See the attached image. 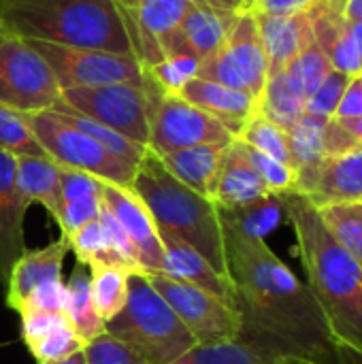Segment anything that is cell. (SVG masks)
<instances>
[{"instance_id":"1","label":"cell","mask_w":362,"mask_h":364,"mask_svg":"<svg viewBox=\"0 0 362 364\" xmlns=\"http://www.w3.org/2000/svg\"><path fill=\"white\" fill-rule=\"evenodd\" d=\"M222 228L226 271L243 318L239 339L284 356L331 358L329 328L309 288L271 252L265 239Z\"/></svg>"},{"instance_id":"2","label":"cell","mask_w":362,"mask_h":364,"mask_svg":"<svg viewBox=\"0 0 362 364\" xmlns=\"http://www.w3.org/2000/svg\"><path fill=\"white\" fill-rule=\"evenodd\" d=\"M292 224L307 288L326 322L333 348L362 352V267L326 230L318 209L301 192L282 194Z\"/></svg>"},{"instance_id":"3","label":"cell","mask_w":362,"mask_h":364,"mask_svg":"<svg viewBox=\"0 0 362 364\" xmlns=\"http://www.w3.org/2000/svg\"><path fill=\"white\" fill-rule=\"evenodd\" d=\"M0 28L28 41L132 53L115 0H0Z\"/></svg>"},{"instance_id":"4","label":"cell","mask_w":362,"mask_h":364,"mask_svg":"<svg viewBox=\"0 0 362 364\" xmlns=\"http://www.w3.org/2000/svg\"><path fill=\"white\" fill-rule=\"evenodd\" d=\"M151 213L160 232H169L194 247L215 271H226L224 228L211 198L181 183L158 154L147 149L130 188Z\"/></svg>"},{"instance_id":"5","label":"cell","mask_w":362,"mask_h":364,"mask_svg":"<svg viewBox=\"0 0 362 364\" xmlns=\"http://www.w3.org/2000/svg\"><path fill=\"white\" fill-rule=\"evenodd\" d=\"M107 333L137 352L147 364H173L198 348L143 271L130 275L128 301L107 322Z\"/></svg>"},{"instance_id":"6","label":"cell","mask_w":362,"mask_h":364,"mask_svg":"<svg viewBox=\"0 0 362 364\" xmlns=\"http://www.w3.org/2000/svg\"><path fill=\"white\" fill-rule=\"evenodd\" d=\"M26 117L36 141L55 164L87 173L111 186L132 188L137 166H130L109 154L94 139L62 122L51 109L26 113Z\"/></svg>"},{"instance_id":"7","label":"cell","mask_w":362,"mask_h":364,"mask_svg":"<svg viewBox=\"0 0 362 364\" xmlns=\"http://www.w3.org/2000/svg\"><path fill=\"white\" fill-rule=\"evenodd\" d=\"M145 87L151 96L147 149L154 154L164 156L194 145H230L235 141L233 132L222 122L181 96L164 94L147 73Z\"/></svg>"},{"instance_id":"8","label":"cell","mask_w":362,"mask_h":364,"mask_svg":"<svg viewBox=\"0 0 362 364\" xmlns=\"http://www.w3.org/2000/svg\"><path fill=\"white\" fill-rule=\"evenodd\" d=\"M60 85L30 43L0 28V105L21 113L51 109L60 100Z\"/></svg>"},{"instance_id":"9","label":"cell","mask_w":362,"mask_h":364,"mask_svg":"<svg viewBox=\"0 0 362 364\" xmlns=\"http://www.w3.org/2000/svg\"><path fill=\"white\" fill-rule=\"evenodd\" d=\"M60 100L70 109L87 115L107 128L119 132L128 141L147 147L149 143V113L151 96L143 85L111 83L94 87L62 90Z\"/></svg>"},{"instance_id":"10","label":"cell","mask_w":362,"mask_h":364,"mask_svg":"<svg viewBox=\"0 0 362 364\" xmlns=\"http://www.w3.org/2000/svg\"><path fill=\"white\" fill-rule=\"evenodd\" d=\"M198 79L245 92L254 100L260 98L269 79V60L252 11H241L237 15L224 45L201 64Z\"/></svg>"},{"instance_id":"11","label":"cell","mask_w":362,"mask_h":364,"mask_svg":"<svg viewBox=\"0 0 362 364\" xmlns=\"http://www.w3.org/2000/svg\"><path fill=\"white\" fill-rule=\"evenodd\" d=\"M151 286L171 305L181 324L194 337L198 348L237 341L243 333V318L226 301L162 273L147 275Z\"/></svg>"},{"instance_id":"12","label":"cell","mask_w":362,"mask_h":364,"mask_svg":"<svg viewBox=\"0 0 362 364\" xmlns=\"http://www.w3.org/2000/svg\"><path fill=\"white\" fill-rule=\"evenodd\" d=\"M28 41V38H26ZM51 68L60 90L94 87L111 83H145V70L132 53H113L102 49H81L28 41Z\"/></svg>"},{"instance_id":"13","label":"cell","mask_w":362,"mask_h":364,"mask_svg":"<svg viewBox=\"0 0 362 364\" xmlns=\"http://www.w3.org/2000/svg\"><path fill=\"white\" fill-rule=\"evenodd\" d=\"M294 192H301L316 209L362 203V149L326 156L314 168L297 173Z\"/></svg>"},{"instance_id":"14","label":"cell","mask_w":362,"mask_h":364,"mask_svg":"<svg viewBox=\"0 0 362 364\" xmlns=\"http://www.w3.org/2000/svg\"><path fill=\"white\" fill-rule=\"evenodd\" d=\"M100 198H102V205L119 222L126 237L130 239L137 252L141 271L147 275L160 273L164 250H162V241L158 235V226L151 213L147 211V207L143 205V200L130 188H119L111 183H102Z\"/></svg>"},{"instance_id":"15","label":"cell","mask_w":362,"mask_h":364,"mask_svg":"<svg viewBox=\"0 0 362 364\" xmlns=\"http://www.w3.org/2000/svg\"><path fill=\"white\" fill-rule=\"evenodd\" d=\"M28 207L17 188V156L0 149V284L9 282L13 264L26 252L23 215Z\"/></svg>"},{"instance_id":"16","label":"cell","mask_w":362,"mask_h":364,"mask_svg":"<svg viewBox=\"0 0 362 364\" xmlns=\"http://www.w3.org/2000/svg\"><path fill=\"white\" fill-rule=\"evenodd\" d=\"M70 252L66 237L51 241L41 250H26L11 269L6 286V307L19 311L23 301L41 286L62 279V264Z\"/></svg>"},{"instance_id":"17","label":"cell","mask_w":362,"mask_h":364,"mask_svg":"<svg viewBox=\"0 0 362 364\" xmlns=\"http://www.w3.org/2000/svg\"><path fill=\"white\" fill-rule=\"evenodd\" d=\"M158 235H160L162 250H164L162 269H160L162 275L183 282V284H190V286H196V288L226 301L228 305L237 307L235 288H233L228 275H222L220 271H215L194 247L186 245L177 237H173L169 232H160V230H158Z\"/></svg>"},{"instance_id":"18","label":"cell","mask_w":362,"mask_h":364,"mask_svg":"<svg viewBox=\"0 0 362 364\" xmlns=\"http://www.w3.org/2000/svg\"><path fill=\"white\" fill-rule=\"evenodd\" d=\"M269 60V77L284 73L288 64L314 41L309 13L301 15H254Z\"/></svg>"},{"instance_id":"19","label":"cell","mask_w":362,"mask_h":364,"mask_svg":"<svg viewBox=\"0 0 362 364\" xmlns=\"http://www.w3.org/2000/svg\"><path fill=\"white\" fill-rule=\"evenodd\" d=\"M179 96L190 105L203 109L218 122H222L233 132L235 139L245 126V122L258 111V100H254L250 94L198 77L192 79L179 92Z\"/></svg>"},{"instance_id":"20","label":"cell","mask_w":362,"mask_h":364,"mask_svg":"<svg viewBox=\"0 0 362 364\" xmlns=\"http://www.w3.org/2000/svg\"><path fill=\"white\" fill-rule=\"evenodd\" d=\"M267 194L271 192L267 190L265 181L258 177V173L245 158L241 143L235 139L224 149V158L220 164L211 200L220 209H233V207L247 205L256 198H262Z\"/></svg>"},{"instance_id":"21","label":"cell","mask_w":362,"mask_h":364,"mask_svg":"<svg viewBox=\"0 0 362 364\" xmlns=\"http://www.w3.org/2000/svg\"><path fill=\"white\" fill-rule=\"evenodd\" d=\"M237 15L239 13L220 11L203 0H192V6L183 17L179 32L183 34L201 64L209 60L213 53H218V49L224 45Z\"/></svg>"},{"instance_id":"22","label":"cell","mask_w":362,"mask_h":364,"mask_svg":"<svg viewBox=\"0 0 362 364\" xmlns=\"http://www.w3.org/2000/svg\"><path fill=\"white\" fill-rule=\"evenodd\" d=\"M226 147L228 145H194L164 154L160 160L181 183L211 198Z\"/></svg>"},{"instance_id":"23","label":"cell","mask_w":362,"mask_h":364,"mask_svg":"<svg viewBox=\"0 0 362 364\" xmlns=\"http://www.w3.org/2000/svg\"><path fill=\"white\" fill-rule=\"evenodd\" d=\"M162 51H164V60L156 66H151L149 70H145L164 94H173L179 96V92L198 77V68H201V60L196 58V53L192 51V47L188 45V41L183 38V34L179 30L166 34L160 38Z\"/></svg>"},{"instance_id":"24","label":"cell","mask_w":362,"mask_h":364,"mask_svg":"<svg viewBox=\"0 0 362 364\" xmlns=\"http://www.w3.org/2000/svg\"><path fill=\"white\" fill-rule=\"evenodd\" d=\"M17 188L28 205L38 203L58 220L60 213V164L51 158L17 156Z\"/></svg>"},{"instance_id":"25","label":"cell","mask_w":362,"mask_h":364,"mask_svg":"<svg viewBox=\"0 0 362 364\" xmlns=\"http://www.w3.org/2000/svg\"><path fill=\"white\" fill-rule=\"evenodd\" d=\"M218 215L222 226L237 230L243 237L250 239H267L286 218L282 194H267L262 198H256L247 205L233 207V209H220Z\"/></svg>"},{"instance_id":"26","label":"cell","mask_w":362,"mask_h":364,"mask_svg":"<svg viewBox=\"0 0 362 364\" xmlns=\"http://www.w3.org/2000/svg\"><path fill=\"white\" fill-rule=\"evenodd\" d=\"M64 314L68 316L73 331L85 341V346L107 333V324L100 320L94 307L92 288H90V269L85 264L77 262V267L70 273V279L66 282Z\"/></svg>"},{"instance_id":"27","label":"cell","mask_w":362,"mask_h":364,"mask_svg":"<svg viewBox=\"0 0 362 364\" xmlns=\"http://www.w3.org/2000/svg\"><path fill=\"white\" fill-rule=\"evenodd\" d=\"M305 94L301 85L284 70L271 75L258 98V113L288 130L305 115Z\"/></svg>"},{"instance_id":"28","label":"cell","mask_w":362,"mask_h":364,"mask_svg":"<svg viewBox=\"0 0 362 364\" xmlns=\"http://www.w3.org/2000/svg\"><path fill=\"white\" fill-rule=\"evenodd\" d=\"M51 111L66 124H70L73 128L81 130L83 134H87L90 139H94L98 145H102L109 154H113L115 158H119L122 162L130 164V166H139L143 156L147 154V147H141L132 141H128L126 136H122L119 132L107 128L105 124L87 117V115H81L79 111L70 109L68 105H64L62 100H58Z\"/></svg>"},{"instance_id":"29","label":"cell","mask_w":362,"mask_h":364,"mask_svg":"<svg viewBox=\"0 0 362 364\" xmlns=\"http://www.w3.org/2000/svg\"><path fill=\"white\" fill-rule=\"evenodd\" d=\"M87 269H90V288H92L94 307L100 320L107 324L124 309L128 301L130 275L139 271H130L113 264H92Z\"/></svg>"},{"instance_id":"30","label":"cell","mask_w":362,"mask_h":364,"mask_svg":"<svg viewBox=\"0 0 362 364\" xmlns=\"http://www.w3.org/2000/svg\"><path fill=\"white\" fill-rule=\"evenodd\" d=\"M326 122L329 119L305 113L294 126L286 130L288 149H290V166L294 175L314 168L326 158V145H324Z\"/></svg>"},{"instance_id":"31","label":"cell","mask_w":362,"mask_h":364,"mask_svg":"<svg viewBox=\"0 0 362 364\" xmlns=\"http://www.w3.org/2000/svg\"><path fill=\"white\" fill-rule=\"evenodd\" d=\"M186 358L192 364H284L286 360L284 354L245 339L196 348Z\"/></svg>"},{"instance_id":"32","label":"cell","mask_w":362,"mask_h":364,"mask_svg":"<svg viewBox=\"0 0 362 364\" xmlns=\"http://www.w3.org/2000/svg\"><path fill=\"white\" fill-rule=\"evenodd\" d=\"M190 6L192 0H139L134 9L130 6H117V9L128 11L147 34L160 41L162 36L179 30Z\"/></svg>"},{"instance_id":"33","label":"cell","mask_w":362,"mask_h":364,"mask_svg":"<svg viewBox=\"0 0 362 364\" xmlns=\"http://www.w3.org/2000/svg\"><path fill=\"white\" fill-rule=\"evenodd\" d=\"M326 230L362 267V203H344L318 209Z\"/></svg>"},{"instance_id":"34","label":"cell","mask_w":362,"mask_h":364,"mask_svg":"<svg viewBox=\"0 0 362 364\" xmlns=\"http://www.w3.org/2000/svg\"><path fill=\"white\" fill-rule=\"evenodd\" d=\"M68 243H70V250L75 252L79 264H85V267H92V264H113V267H124V269L137 271L113 250V245H111V241H109L100 220H94L90 224L81 226L77 232H73L68 237Z\"/></svg>"},{"instance_id":"35","label":"cell","mask_w":362,"mask_h":364,"mask_svg":"<svg viewBox=\"0 0 362 364\" xmlns=\"http://www.w3.org/2000/svg\"><path fill=\"white\" fill-rule=\"evenodd\" d=\"M237 139L245 145H250L252 149L267 154L284 164L290 166V149H288V134L282 126H277L275 122H271L269 117H265L262 113H254L245 126L241 128V132L237 134ZM292 168V166H290Z\"/></svg>"},{"instance_id":"36","label":"cell","mask_w":362,"mask_h":364,"mask_svg":"<svg viewBox=\"0 0 362 364\" xmlns=\"http://www.w3.org/2000/svg\"><path fill=\"white\" fill-rule=\"evenodd\" d=\"M0 149L13 156L49 158L36 141L26 113L0 105Z\"/></svg>"},{"instance_id":"37","label":"cell","mask_w":362,"mask_h":364,"mask_svg":"<svg viewBox=\"0 0 362 364\" xmlns=\"http://www.w3.org/2000/svg\"><path fill=\"white\" fill-rule=\"evenodd\" d=\"M331 70L333 66L316 41H312L286 68V73L301 85L305 98H309L318 90V85Z\"/></svg>"},{"instance_id":"38","label":"cell","mask_w":362,"mask_h":364,"mask_svg":"<svg viewBox=\"0 0 362 364\" xmlns=\"http://www.w3.org/2000/svg\"><path fill=\"white\" fill-rule=\"evenodd\" d=\"M237 141H239V139H237ZM239 143H241V141H239ZM241 147H243L245 158L250 160V164H252L254 171L258 173V177L265 181V186H267L269 192H273V194H284V192H292V190H294V186H297V175H294V171H292L288 164H284V162H280V160H275V158H271V156H267V154H260V151L252 149V147L245 145V143H241Z\"/></svg>"},{"instance_id":"39","label":"cell","mask_w":362,"mask_h":364,"mask_svg":"<svg viewBox=\"0 0 362 364\" xmlns=\"http://www.w3.org/2000/svg\"><path fill=\"white\" fill-rule=\"evenodd\" d=\"M352 77H348L346 73H339V70H331L322 83L318 85V90L307 98L305 102V113L307 115H314V117H322V119H333L337 107H339V100L348 87Z\"/></svg>"},{"instance_id":"40","label":"cell","mask_w":362,"mask_h":364,"mask_svg":"<svg viewBox=\"0 0 362 364\" xmlns=\"http://www.w3.org/2000/svg\"><path fill=\"white\" fill-rule=\"evenodd\" d=\"M102 207V198L100 194H92V196H79V198H68L60 203V213L55 224L60 226V235L62 237H70L73 232H77L81 226L98 220Z\"/></svg>"},{"instance_id":"41","label":"cell","mask_w":362,"mask_h":364,"mask_svg":"<svg viewBox=\"0 0 362 364\" xmlns=\"http://www.w3.org/2000/svg\"><path fill=\"white\" fill-rule=\"evenodd\" d=\"M28 350L36 358V363H51V360H60V358H66L70 354L85 350V341L73 331V326H64L51 333L49 337L36 341Z\"/></svg>"},{"instance_id":"42","label":"cell","mask_w":362,"mask_h":364,"mask_svg":"<svg viewBox=\"0 0 362 364\" xmlns=\"http://www.w3.org/2000/svg\"><path fill=\"white\" fill-rule=\"evenodd\" d=\"M87 364H147L128 346L111 337L109 333L96 337L85 346Z\"/></svg>"},{"instance_id":"43","label":"cell","mask_w":362,"mask_h":364,"mask_svg":"<svg viewBox=\"0 0 362 364\" xmlns=\"http://www.w3.org/2000/svg\"><path fill=\"white\" fill-rule=\"evenodd\" d=\"M21 318V339L26 348L34 346L36 341L49 337L51 333L70 326V320L64 311H23Z\"/></svg>"},{"instance_id":"44","label":"cell","mask_w":362,"mask_h":364,"mask_svg":"<svg viewBox=\"0 0 362 364\" xmlns=\"http://www.w3.org/2000/svg\"><path fill=\"white\" fill-rule=\"evenodd\" d=\"M66 309V284L64 279L45 284L36 288L21 305L17 314L23 311H64Z\"/></svg>"},{"instance_id":"45","label":"cell","mask_w":362,"mask_h":364,"mask_svg":"<svg viewBox=\"0 0 362 364\" xmlns=\"http://www.w3.org/2000/svg\"><path fill=\"white\" fill-rule=\"evenodd\" d=\"M320 0H254V15H301L309 13Z\"/></svg>"},{"instance_id":"46","label":"cell","mask_w":362,"mask_h":364,"mask_svg":"<svg viewBox=\"0 0 362 364\" xmlns=\"http://www.w3.org/2000/svg\"><path fill=\"white\" fill-rule=\"evenodd\" d=\"M335 119H356L362 117V75L352 77L341 100L339 107L333 115Z\"/></svg>"},{"instance_id":"47","label":"cell","mask_w":362,"mask_h":364,"mask_svg":"<svg viewBox=\"0 0 362 364\" xmlns=\"http://www.w3.org/2000/svg\"><path fill=\"white\" fill-rule=\"evenodd\" d=\"M333 363L335 364H362V352L333 348Z\"/></svg>"},{"instance_id":"48","label":"cell","mask_w":362,"mask_h":364,"mask_svg":"<svg viewBox=\"0 0 362 364\" xmlns=\"http://www.w3.org/2000/svg\"><path fill=\"white\" fill-rule=\"evenodd\" d=\"M339 122L346 126V130L352 134V139L356 141V145L362 149V117H356V119H339Z\"/></svg>"},{"instance_id":"49","label":"cell","mask_w":362,"mask_h":364,"mask_svg":"<svg viewBox=\"0 0 362 364\" xmlns=\"http://www.w3.org/2000/svg\"><path fill=\"white\" fill-rule=\"evenodd\" d=\"M344 15L348 21H362V0H346Z\"/></svg>"},{"instance_id":"50","label":"cell","mask_w":362,"mask_h":364,"mask_svg":"<svg viewBox=\"0 0 362 364\" xmlns=\"http://www.w3.org/2000/svg\"><path fill=\"white\" fill-rule=\"evenodd\" d=\"M203 2H207V4H211V6H215L220 11H228V13H241L243 11L241 0H203Z\"/></svg>"},{"instance_id":"51","label":"cell","mask_w":362,"mask_h":364,"mask_svg":"<svg viewBox=\"0 0 362 364\" xmlns=\"http://www.w3.org/2000/svg\"><path fill=\"white\" fill-rule=\"evenodd\" d=\"M284 364H335L331 358H305V356H286Z\"/></svg>"},{"instance_id":"52","label":"cell","mask_w":362,"mask_h":364,"mask_svg":"<svg viewBox=\"0 0 362 364\" xmlns=\"http://www.w3.org/2000/svg\"><path fill=\"white\" fill-rule=\"evenodd\" d=\"M38 364H87V356H85V350H81V352L70 354V356H66V358L51 360V363H38Z\"/></svg>"},{"instance_id":"53","label":"cell","mask_w":362,"mask_h":364,"mask_svg":"<svg viewBox=\"0 0 362 364\" xmlns=\"http://www.w3.org/2000/svg\"><path fill=\"white\" fill-rule=\"evenodd\" d=\"M350 23V32L356 41V47H358V53H361V62H362V21H348Z\"/></svg>"},{"instance_id":"54","label":"cell","mask_w":362,"mask_h":364,"mask_svg":"<svg viewBox=\"0 0 362 364\" xmlns=\"http://www.w3.org/2000/svg\"><path fill=\"white\" fill-rule=\"evenodd\" d=\"M241 4H243V11H250L252 4H254V0H241Z\"/></svg>"},{"instance_id":"55","label":"cell","mask_w":362,"mask_h":364,"mask_svg":"<svg viewBox=\"0 0 362 364\" xmlns=\"http://www.w3.org/2000/svg\"><path fill=\"white\" fill-rule=\"evenodd\" d=\"M173 364H192L188 358H181V360H177V363H173Z\"/></svg>"}]
</instances>
